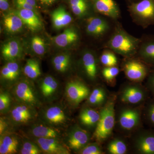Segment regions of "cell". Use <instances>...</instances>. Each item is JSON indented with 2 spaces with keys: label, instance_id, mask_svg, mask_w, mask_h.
I'll return each instance as SVG.
<instances>
[{
  "label": "cell",
  "instance_id": "cell-1",
  "mask_svg": "<svg viewBox=\"0 0 154 154\" xmlns=\"http://www.w3.org/2000/svg\"><path fill=\"white\" fill-rule=\"evenodd\" d=\"M140 41V38L135 37L128 33L118 21L103 48L110 49L124 58L132 57L136 55Z\"/></svg>",
  "mask_w": 154,
  "mask_h": 154
},
{
  "label": "cell",
  "instance_id": "cell-2",
  "mask_svg": "<svg viewBox=\"0 0 154 154\" xmlns=\"http://www.w3.org/2000/svg\"><path fill=\"white\" fill-rule=\"evenodd\" d=\"M82 20L85 22L84 28L86 35L99 42L102 49L113 33L118 21L96 14Z\"/></svg>",
  "mask_w": 154,
  "mask_h": 154
},
{
  "label": "cell",
  "instance_id": "cell-3",
  "mask_svg": "<svg viewBox=\"0 0 154 154\" xmlns=\"http://www.w3.org/2000/svg\"><path fill=\"white\" fill-rule=\"evenodd\" d=\"M133 22L143 29L154 25V0H140L127 5Z\"/></svg>",
  "mask_w": 154,
  "mask_h": 154
},
{
  "label": "cell",
  "instance_id": "cell-4",
  "mask_svg": "<svg viewBox=\"0 0 154 154\" xmlns=\"http://www.w3.org/2000/svg\"><path fill=\"white\" fill-rule=\"evenodd\" d=\"M94 137L98 140L106 139L111 134L115 124L114 103L111 100L107 102L100 113Z\"/></svg>",
  "mask_w": 154,
  "mask_h": 154
},
{
  "label": "cell",
  "instance_id": "cell-5",
  "mask_svg": "<svg viewBox=\"0 0 154 154\" xmlns=\"http://www.w3.org/2000/svg\"><path fill=\"white\" fill-rule=\"evenodd\" d=\"M122 67L126 78L134 82L143 81L147 77L151 69V67L136 56L124 58Z\"/></svg>",
  "mask_w": 154,
  "mask_h": 154
},
{
  "label": "cell",
  "instance_id": "cell-6",
  "mask_svg": "<svg viewBox=\"0 0 154 154\" xmlns=\"http://www.w3.org/2000/svg\"><path fill=\"white\" fill-rule=\"evenodd\" d=\"M99 56L96 51L86 48L82 52L81 63L85 74L89 79L94 81L99 74Z\"/></svg>",
  "mask_w": 154,
  "mask_h": 154
},
{
  "label": "cell",
  "instance_id": "cell-7",
  "mask_svg": "<svg viewBox=\"0 0 154 154\" xmlns=\"http://www.w3.org/2000/svg\"><path fill=\"white\" fill-rule=\"evenodd\" d=\"M91 1L95 14L108 17L115 21H119L121 19V11L115 0H91Z\"/></svg>",
  "mask_w": 154,
  "mask_h": 154
},
{
  "label": "cell",
  "instance_id": "cell-8",
  "mask_svg": "<svg viewBox=\"0 0 154 154\" xmlns=\"http://www.w3.org/2000/svg\"><path fill=\"white\" fill-rule=\"evenodd\" d=\"M136 56L152 67L154 66V34H143Z\"/></svg>",
  "mask_w": 154,
  "mask_h": 154
},
{
  "label": "cell",
  "instance_id": "cell-9",
  "mask_svg": "<svg viewBox=\"0 0 154 154\" xmlns=\"http://www.w3.org/2000/svg\"><path fill=\"white\" fill-rule=\"evenodd\" d=\"M14 93L17 99L22 103L31 107L38 105V100L34 89L27 81L19 82L14 88Z\"/></svg>",
  "mask_w": 154,
  "mask_h": 154
},
{
  "label": "cell",
  "instance_id": "cell-10",
  "mask_svg": "<svg viewBox=\"0 0 154 154\" xmlns=\"http://www.w3.org/2000/svg\"><path fill=\"white\" fill-rule=\"evenodd\" d=\"M79 30L75 27L66 29L62 33L53 37L54 44L60 48H65L78 44L81 39Z\"/></svg>",
  "mask_w": 154,
  "mask_h": 154
},
{
  "label": "cell",
  "instance_id": "cell-11",
  "mask_svg": "<svg viewBox=\"0 0 154 154\" xmlns=\"http://www.w3.org/2000/svg\"><path fill=\"white\" fill-rule=\"evenodd\" d=\"M66 94L68 98L75 104H78L89 95V88L79 81L70 82L67 85Z\"/></svg>",
  "mask_w": 154,
  "mask_h": 154
},
{
  "label": "cell",
  "instance_id": "cell-12",
  "mask_svg": "<svg viewBox=\"0 0 154 154\" xmlns=\"http://www.w3.org/2000/svg\"><path fill=\"white\" fill-rule=\"evenodd\" d=\"M36 143L39 148L47 154H66L69 152L56 138H38Z\"/></svg>",
  "mask_w": 154,
  "mask_h": 154
},
{
  "label": "cell",
  "instance_id": "cell-13",
  "mask_svg": "<svg viewBox=\"0 0 154 154\" xmlns=\"http://www.w3.org/2000/svg\"><path fill=\"white\" fill-rule=\"evenodd\" d=\"M90 137L85 131L77 127L69 134L68 144L69 147L74 150L82 149L89 142Z\"/></svg>",
  "mask_w": 154,
  "mask_h": 154
},
{
  "label": "cell",
  "instance_id": "cell-14",
  "mask_svg": "<svg viewBox=\"0 0 154 154\" xmlns=\"http://www.w3.org/2000/svg\"><path fill=\"white\" fill-rule=\"evenodd\" d=\"M16 13L22 19L24 25L31 31L40 30L42 27V22L33 10L18 9Z\"/></svg>",
  "mask_w": 154,
  "mask_h": 154
},
{
  "label": "cell",
  "instance_id": "cell-15",
  "mask_svg": "<svg viewBox=\"0 0 154 154\" xmlns=\"http://www.w3.org/2000/svg\"><path fill=\"white\" fill-rule=\"evenodd\" d=\"M146 93L141 88L136 86H128L122 91L121 99L122 102L130 104L140 103L146 98Z\"/></svg>",
  "mask_w": 154,
  "mask_h": 154
},
{
  "label": "cell",
  "instance_id": "cell-16",
  "mask_svg": "<svg viewBox=\"0 0 154 154\" xmlns=\"http://www.w3.org/2000/svg\"><path fill=\"white\" fill-rule=\"evenodd\" d=\"M31 106L23 104L15 105L11 111V116L18 123H25L32 119L34 114Z\"/></svg>",
  "mask_w": 154,
  "mask_h": 154
},
{
  "label": "cell",
  "instance_id": "cell-17",
  "mask_svg": "<svg viewBox=\"0 0 154 154\" xmlns=\"http://www.w3.org/2000/svg\"><path fill=\"white\" fill-rule=\"evenodd\" d=\"M140 114L135 109H126L122 111L119 116L120 126L123 129L130 130L136 127L139 123Z\"/></svg>",
  "mask_w": 154,
  "mask_h": 154
},
{
  "label": "cell",
  "instance_id": "cell-18",
  "mask_svg": "<svg viewBox=\"0 0 154 154\" xmlns=\"http://www.w3.org/2000/svg\"><path fill=\"white\" fill-rule=\"evenodd\" d=\"M139 152L143 154H154V132L146 131L140 135L135 142Z\"/></svg>",
  "mask_w": 154,
  "mask_h": 154
},
{
  "label": "cell",
  "instance_id": "cell-19",
  "mask_svg": "<svg viewBox=\"0 0 154 154\" xmlns=\"http://www.w3.org/2000/svg\"><path fill=\"white\" fill-rule=\"evenodd\" d=\"M51 20L54 27L59 30L70 24L73 18L63 7H60L52 12Z\"/></svg>",
  "mask_w": 154,
  "mask_h": 154
},
{
  "label": "cell",
  "instance_id": "cell-20",
  "mask_svg": "<svg viewBox=\"0 0 154 154\" xmlns=\"http://www.w3.org/2000/svg\"><path fill=\"white\" fill-rule=\"evenodd\" d=\"M22 52V47L19 42L16 40L8 41L3 45L2 53L3 57L7 60L14 61L19 57Z\"/></svg>",
  "mask_w": 154,
  "mask_h": 154
},
{
  "label": "cell",
  "instance_id": "cell-21",
  "mask_svg": "<svg viewBox=\"0 0 154 154\" xmlns=\"http://www.w3.org/2000/svg\"><path fill=\"white\" fill-rule=\"evenodd\" d=\"M3 25L8 33H15L22 30L24 24L21 18L15 12L4 17Z\"/></svg>",
  "mask_w": 154,
  "mask_h": 154
},
{
  "label": "cell",
  "instance_id": "cell-22",
  "mask_svg": "<svg viewBox=\"0 0 154 154\" xmlns=\"http://www.w3.org/2000/svg\"><path fill=\"white\" fill-rule=\"evenodd\" d=\"M18 140L12 135H5L1 136L0 140V154H12L17 152Z\"/></svg>",
  "mask_w": 154,
  "mask_h": 154
},
{
  "label": "cell",
  "instance_id": "cell-23",
  "mask_svg": "<svg viewBox=\"0 0 154 154\" xmlns=\"http://www.w3.org/2000/svg\"><path fill=\"white\" fill-rule=\"evenodd\" d=\"M45 117L51 124H60L66 120V116L63 110L57 106H51L48 108L45 113Z\"/></svg>",
  "mask_w": 154,
  "mask_h": 154
},
{
  "label": "cell",
  "instance_id": "cell-24",
  "mask_svg": "<svg viewBox=\"0 0 154 154\" xmlns=\"http://www.w3.org/2000/svg\"><path fill=\"white\" fill-rule=\"evenodd\" d=\"M31 132L34 137L38 138H57L60 136L59 132L56 129L45 126L36 125L32 128Z\"/></svg>",
  "mask_w": 154,
  "mask_h": 154
},
{
  "label": "cell",
  "instance_id": "cell-25",
  "mask_svg": "<svg viewBox=\"0 0 154 154\" xmlns=\"http://www.w3.org/2000/svg\"><path fill=\"white\" fill-rule=\"evenodd\" d=\"M19 64L14 61H11L1 69V76L4 79L14 81L19 76Z\"/></svg>",
  "mask_w": 154,
  "mask_h": 154
},
{
  "label": "cell",
  "instance_id": "cell-26",
  "mask_svg": "<svg viewBox=\"0 0 154 154\" xmlns=\"http://www.w3.org/2000/svg\"><path fill=\"white\" fill-rule=\"evenodd\" d=\"M100 113L93 109L86 108L80 115L81 122L85 126L91 127L97 125L100 119Z\"/></svg>",
  "mask_w": 154,
  "mask_h": 154
},
{
  "label": "cell",
  "instance_id": "cell-27",
  "mask_svg": "<svg viewBox=\"0 0 154 154\" xmlns=\"http://www.w3.org/2000/svg\"><path fill=\"white\" fill-rule=\"evenodd\" d=\"M58 88V83L54 78L47 76L43 79L40 85V90L45 97L51 96L55 93Z\"/></svg>",
  "mask_w": 154,
  "mask_h": 154
},
{
  "label": "cell",
  "instance_id": "cell-28",
  "mask_svg": "<svg viewBox=\"0 0 154 154\" xmlns=\"http://www.w3.org/2000/svg\"><path fill=\"white\" fill-rule=\"evenodd\" d=\"M71 56L68 54H61L52 59L53 65L56 70L64 72L69 69L70 64Z\"/></svg>",
  "mask_w": 154,
  "mask_h": 154
},
{
  "label": "cell",
  "instance_id": "cell-29",
  "mask_svg": "<svg viewBox=\"0 0 154 154\" xmlns=\"http://www.w3.org/2000/svg\"><path fill=\"white\" fill-rule=\"evenodd\" d=\"M102 50L99 55L100 63L104 67L117 66L118 61L116 54L108 48Z\"/></svg>",
  "mask_w": 154,
  "mask_h": 154
},
{
  "label": "cell",
  "instance_id": "cell-30",
  "mask_svg": "<svg viewBox=\"0 0 154 154\" xmlns=\"http://www.w3.org/2000/svg\"><path fill=\"white\" fill-rule=\"evenodd\" d=\"M24 72L28 78L32 79L38 78L41 74L38 62L33 59H28L24 67Z\"/></svg>",
  "mask_w": 154,
  "mask_h": 154
},
{
  "label": "cell",
  "instance_id": "cell-31",
  "mask_svg": "<svg viewBox=\"0 0 154 154\" xmlns=\"http://www.w3.org/2000/svg\"><path fill=\"white\" fill-rule=\"evenodd\" d=\"M106 94L105 91L101 88L94 89L89 96L88 102L92 105H99L105 102Z\"/></svg>",
  "mask_w": 154,
  "mask_h": 154
},
{
  "label": "cell",
  "instance_id": "cell-32",
  "mask_svg": "<svg viewBox=\"0 0 154 154\" xmlns=\"http://www.w3.org/2000/svg\"><path fill=\"white\" fill-rule=\"evenodd\" d=\"M31 48L38 55H42L46 52V46L44 39L40 36H35L31 38Z\"/></svg>",
  "mask_w": 154,
  "mask_h": 154
},
{
  "label": "cell",
  "instance_id": "cell-33",
  "mask_svg": "<svg viewBox=\"0 0 154 154\" xmlns=\"http://www.w3.org/2000/svg\"><path fill=\"white\" fill-rule=\"evenodd\" d=\"M108 152L112 154H124L126 152V145L124 142L119 140L111 141L107 148Z\"/></svg>",
  "mask_w": 154,
  "mask_h": 154
},
{
  "label": "cell",
  "instance_id": "cell-34",
  "mask_svg": "<svg viewBox=\"0 0 154 154\" xmlns=\"http://www.w3.org/2000/svg\"><path fill=\"white\" fill-rule=\"evenodd\" d=\"M119 69L117 66L104 67L102 74L103 78L107 82L113 81L119 74Z\"/></svg>",
  "mask_w": 154,
  "mask_h": 154
},
{
  "label": "cell",
  "instance_id": "cell-35",
  "mask_svg": "<svg viewBox=\"0 0 154 154\" xmlns=\"http://www.w3.org/2000/svg\"><path fill=\"white\" fill-rule=\"evenodd\" d=\"M22 154H38L40 153V150L35 144L29 141H26L23 143L21 149Z\"/></svg>",
  "mask_w": 154,
  "mask_h": 154
},
{
  "label": "cell",
  "instance_id": "cell-36",
  "mask_svg": "<svg viewBox=\"0 0 154 154\" xmlns=\"http://www.w3.org/2000/svg\"><path fill=\"white\" fill-rule=\"evenodd\" d=\"M80 153L82 154H101L102 151L98 145L96 144L89 145L81 149Z\"/></svg>",
  "mask_w": 154,
  "mask_h": 154
},
{
  "label": "cell",
  "instance_id": "cell-37",
  "mask_svg": "<svg viewBox=\"0 0 154 154\" xmlns=\"http://www.w3.org/2000/svg\"><path fill=\"white\" fill-rule=\"evenodd\" d=\"M146 112L148 122L151 125L154 127V99L149 103Z\"/></svg>",
  "mask_w": 154,
  "mask_h": 154
},
{
  "label": "cell",
  "instance_id": "cell-38",
  "mask_svg": "<svg viewBox=\"0 0 154 154\" xmlns=\"http://www.w3.org/2000/svg\"><path fill=\"white\" fill-rule=\"evenodd\" d=\"M11 102L8 94L5 93H1L0 95V110L1 111L7 109Z\"/></svg>",
  "mask_w": 154,
  "mask_h": 154
},
{
  "label": "cell",
  "instance_id": "cell-39",
  "mask_svg": "<svg viewBox=\"0 0 154 154\" xmlns=\"http://www.w3.org/2000/svg\"><path fill=\"white\" fill-rule=\"evenodd\" d=\"M147 86L149 90L154 94V66L151 67L148 75Z\"/></svg>",
  "mask_w": 154,
  "mask_h": 154
},
{
  "label": "cell",
  "instance_id": "cell-40",
  "mask_svg": "<svg viewBox=\"0 0 154 154\" xmlns=\"http://www.w3.org/2000/svg\"><path fill=\"white\" fill-rule=\"evenodd\" d=\"M16 5L18 9H25L36 11V8L29 5L24 0H16Z\"/></svg>",
  "mask_w": 154,
  "mask_h": 154
},
{
  "label": "cell",
  "instance_id": "cell-41",
  "mask_svg": "<svg viewBox=\"0 0 154 154\" xmlns=\"http://www.w3.org/2000/svg\"><path fill=\"white\" fill-rule=\"evenodd\" d=\"M10 5L8 0H0V9L2 11L8 10Z\"/></svg>",
  "mask_w": 154,
  "mask_h": 154
},
{
  "label": "cell",
  "instance_id": "cell-42",
  "mask_svg": "<svg viewBox=\"0 0 154 154\" xmlns=\"http://www.w3.org/2000/svg\"><path fill=\"white\" fill-rule=\"evenodd\" d=\"M6 125L5 122L2 118L0 120V134H2L3 132L6 129Z\"/></svg>",
  "mask_w": 154,
  "mask_h": 154
},
{
  "label": "cell",
  "instance_id": "cell-43",
  "mask_svg": "<svg viewBox=\"0 0 154 154\" xmlns=\"http://www.w3.org/2000/svg\"><path fill=\"white\" fill-rule=\"evenodd\" d=\"M39 1L42 5L50 6L55 3L57 0H39Z\"/></svg>",
  "mask_w": 154,
  "mask_h": 154
},
{
  "label": "cell",
  "instance_id": "cell-44",
  "mask_svg": "<svg viewBox=\"0 0 154 154\" xmlns=\"http://www.w3.org/2000/svg\"><path fill=\"white\" fill-rule=\"evenodd\" d=\"M25 2L28 3L29 5H31V6H33L34 8H37V4H36V0H24Z\"/></svg>",
  "mask_w": 154,
  "mask_h": 154
},
{
  "label": "cell",
  "instance_id": "cell-45",
  "mask_svg": "<svg viewBox=\"0 0 154 154\" xmlns=\"http://www.w3.org/2000/svg\"><path fill=\"white\" fill-rule=\"evenodd\" d=\"M125 1L128 4H130V3L135 2H137L138 1H139L140 0H125Z\"/></svg>",
  "mask_w": 154,
  "mask_h": 154
}]
</instances>
